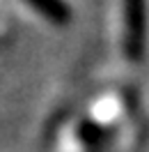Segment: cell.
Segmentation results:
<instances>
[{
    "instance_id": "cell-1",
    "label": "cell",
    "mask_w": 149,
    "mask_h": 152,
    "mask_svg": "<svg viewBox=\"0 0 149 152\" xmlns=\"http://www.w3.org/2000/svg\"><path fill=\"white\" fill-rule=\"evenodd\" d=\"M124 5V37L122 51L131 62H140L147 53V0H122Z\"/></svg>"
},
{
    "instance_id": "cell-2",
    "label": "cell",
    "mask_w": 149,
    "mask_h": 152,
    "mask_svg": "<svg viewBox=\"0 0 149 152\" xmlns=\"http://www.w3.org/2000/svg\"><path fill=\"white\" fill-rule=\"evenodd\" d=\"M25 2L39 16H44L46 21L55 23V26H67L74 16V10L67 0H25Z\"/></svg>"
},
{
    "instance_id": "cell-3",
    "label": "cell",
    "mask_w": 149,
    "mask_h": 152,
    "mask_svg": "<svg viewBox=\"0 0 149 152\" xmlns=\"http://www.w3.org/2000/svg\"><path fill=\"white\" fill-rule=\"evenodd\" d=\"M110 136H112V127L101 124L96 120H83L76 127V138H78V143H83L85 148H99Z\"/></svg>"
}]
</instances>
